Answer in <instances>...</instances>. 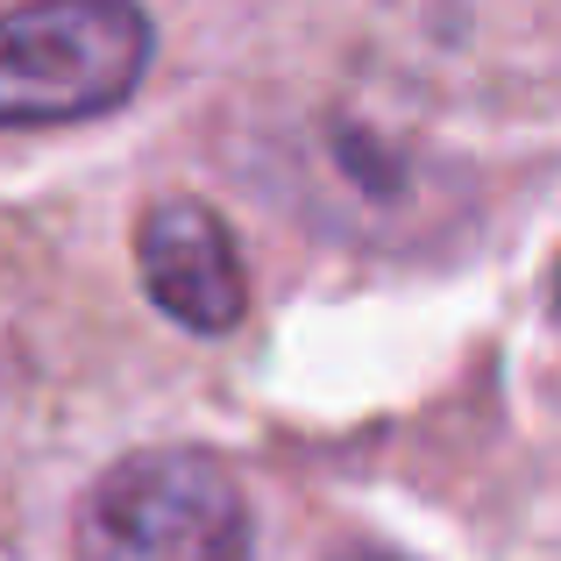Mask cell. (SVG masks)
Listing matches in <instances>:
<instances>
[{
    "mask_svg": "<svg viewBox=\"0 0 561 561\" xmlns=\"http://www.w3.org/2000/svg\"><path fill=\"white\" fill-rule=\"evenodd\" d=\"M554 291H561V277H554Z\"/></svg>",
    "mask_w": 561,
    "mask_h": 561,
    "instance_id": "obj_5",
    "label": "cell"
},
{
    "mask_svg": "<svg viewBox=\"0 0 561 561\" xmlns=\"http://www.w3.org/2000/svg\"><path fill=\"white\" fill-rule=\"evenodd\" d=\"M342 561H398V554H383V548H356V554H342Z\"/></svg>",
    "mask_w": 561,
    "mask_h": 561,
    "instance_id": "obj_4",
    "label": "cell"
},
{
    "mask_svg": "<svg viewBox=\"0 0 561 561\" xmlns=\"http://www.w3.org/2000/svg\"><path fill=\"white\" fill-rule=\"evenodd\" d=\"M136 271L150 306H164L192 334H228L249 313V277L234 234L199 199H157L136 228Z\"/></svg>",
    "mask_w": 561,
    "mask_h": 561,
    "instance_id": "obj_3",
    "label": "cell"
},
{
    "mask_svg": "<svg viewBox=\"0 0 561 561\" xmlns=\"http://www.w3.org/2000/svg\"><path fill=\"white\" fill-rule=\"evenodd\" d=\"M150 57L157 28L142 0H22L0 14V128L114 114Z\"/></svg>",
    "mask_w": 561,
    "mask_h": 561,
    "instance_id": "obj_1",
    "label": "cell"
},
{
    "mask_svg": "<svg viewBox=\"0 0 561 561\" xmlns=\"http://www.w3.org/2000/svg\"><path fill=\"white\" fill-rule=\"evenodd\" d=\"M79 561H249V497L206 448H136L71 519Z\"/></svg>",
    "mask_w": 561,
    "mask_h": 561,
    "instance_id": "obj_2",
    "label": "cell"
}]
</instances>
